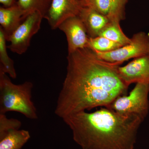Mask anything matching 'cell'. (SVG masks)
Instances as JSON below:
<instances>
[{
    "mask_svg": "<svg viewBox=\"0 0 149 149\" xmlns=\"http://www.w3.org/2000/svg\"><path fill=\"white\" fill-rule=\"evenodd\" d=\"M85 2H86V3H87V5L89 6V4H90V2H91V0H85Z\"/></svg>",
    "mask_w": 149,
    "mask_h": 149,
    "instance_id": "obj_21",
    "label": "cell"
},
{
    "mask_svg": "<svg viewBox=\"0 0 149 149\" xmlns=\"http://www.w3.org/2000/svg\"><path fill=\"white\" fill-rule=\"evenodd\" d=\"M128 0H110L111 9L107 16L110 22H119L125 18V7Z\"/></svg>",
    "mask_w": 149,
    "mask_h": 149,
    "instance_id": "obj_17",
    "label": "cell"
},
{
    "mask_svg": "<svg viewBox=\"0 0 149 149\" xmlns=\"http://www.w3.org/2000/svg\"><path fill=\"white\" fill-rule=\"evenodd\" d=\"M88 6L107 17L111 9L110 1V0H91Z\"/></svg>",
    "mask_w": 149,
    "mask_h": 149,
    "instance_id": "obj_19",
    "label": "cell"
},
{
    "mask_svg": "<svg viewBox=\"0 0 149 149\" xmlns=\"http://www.w3.org/2000/svg\"><path fill=\"white\" fill-rule=\"evenodd\" d=\"M21 125L20 120L15 118H8L6 114L0 113V136L10 129H19Z\"/></svg>",
    "mask_w": 149,
    "mask_h": 149,
    "instance_id": "obj_18",
    "label": "cell"
},
{
    "mask_svg": "<svg viewBox=\"0 0 149 149\" xmlns=\"http://www.w3.org/2000/svg\"><path fill=\"white\" fill-rule=\"evenodd\" d=\"M18 0H0V3L1 6L8 8L17 4Z\"/></svg>",
    "mask_w": 149,
    "mask_h": 149,
    "instance_id": "obj_20",
    "label": "cell"
},
{
    "mask_svg": "<svg viewBox=\"0 0 149 149\" xmlns=\"http://www.w3.org/2000/svg\"><path fill=\"white\" fill-rule=\"evenodd\" d=\"M99 36L105 37L123 46L130 44L131 42V39L127 37L123 32L120 23L116 22L109 21L100 32Z\"/></svg>",
    "mask_w": 149,
    "mask_h": 149,
    "instance_id": "obj_14",
    "label": "cell"
},
{
    "mask_svg": "<svg viewBox=\"0 0 149 149\" xmlns=\"http://www.w3.org/2000/svg\"><path fill=\"white\" fill-rule=\"evenodd\" d=\"M33 88V83L29 81L14 84L7 74L0 71V113L16 111L29 119L37 120V108L32 100Z\"/></svg>",
    "mask_w": 149,
    "mask_h": 149,
    "instance_id": "obj_3",
    "label": "cell"
},
{
    "mask_svg": "<svg viewBox=\"0 0 149 149\" xmlns=\"http://www.w3.org/2000/svg\"><path fill=\"white\" fill-rule=\"evenodd\" d=\"M121 80L129 87L133 83H149V55L135 58L125 66H119Z\"/></svg>",
    "mask_w": 149,
    "mask_h": 149,
    "instance_id": "obj_9",
    "label": "cell"
},
{
    "mask_svg": "<svg viewBox=\"0 0 149 149\" xmlns=\"http://www.w3.org/2000/svg\"><path fill=\"white\" fill-rule=\"evenodd\" d=\"M67 60L54 112L62 119L97 107H108L127 92L128 87L118 73L120 64L102 59L90 48L68 54Z\"/></svg>",
    "mask_w": 149,
    "mask_h": 149,
    "instance_id": "obj_1",
    "label": "cell"
},
{
    "mask_svg": "<svg viewBox=\"0 0 149 149\" xmlns=\"http://www.w3.org/2000/svg\"><path fill=\"white\" fill-rule=\"evenodd\" d=\"M149 83H137L128 96L118 97L107 108L118 113L135 114L145 119L148 113Z\"/></svg>",
    "mask_w": 149,
    "mask_h": 149,
    "instance_id": "obj_4",
    "label": "cell"
},
{
    "mask_svg": "<svg viewBox=\"0 0 149 149\" xmlns=\"http://www.w3.org/2000/svg\"><path fill=\"white\" fill-rule=\"evenodd\" d=\"M122 45L103 37L98 36L92 38L89 37L88 47L93 51L100 52H107L115 50L121 47Z\"/></svg>",
    "mask_w": 149,
    "mask_h": 149,
    "instance_id": "obj_16",
    "label": "cell"
},
{
    "mask_svg": "<svg viewBox=\"0 0 149 149\" xmlns=\"http://www.w3.org/2000/svg\"><path fill=\"white\" fill-rule=\"evenodd\" d=\"M62 119L82 149H134L144 120L137 115L121 114L107 107L80 112Z\"/></svg>",
    "mask_w": 149,
    "mask_h": 149,
    "instance_id": "obj_2",
    "label": "cell"
},
{
    "mask_svg": "<svg viewBox=\"0 0 149 149\" xmlns=\"http://www.w3.org/2000/svg\"><path fill=\"white\" fill-rule=\"evenodd\" d=\"M78 16L82 19L88 36L92 38L98 37L100 32L109 22L107 17L88 6L83 10Z\"/></svg>",
    "mask_w": 149,
    "mask_h": 149,
    "instance_id": "obj_11",
    "label": "cell"
},
{
    "mask_svg": "<svg viewBox=\"0 0 149 149\" xmlns=\"http://www.w3.org/2000/svg\"><path fill=\"white\" fill-rule=\"evenodd\" d=\"M26 17L17 3L10 7H0V28L2 29L7 42Z\"/></svg>",
    "mask_w": 149,
    "mask_h": 149,
    "instance_id": "obj_10",
    "label": "cell"
},
{
    "mask_svg": "<svg viewBox=\"0 0 149 149\" xmlns=\"http://www.w3.org/2000/svg\"><path fill=\"white\" fill-rule=\"evenodd\" d=\"M30 138L28 130L10 129L0 136V149H21Z\"/></svg>",
    "mask_w": 149,
    "mask_h": 149,
    "instance_id": "obj_12",
    "label": "cell"
},
{
    "mask_svg": "<svg viewBox=\"0 0 149 149\" xmlns=\"http://www.w3.org/2000/svg\"><path fill=\"white\" fill-rule=\"evenodd\" d=\"M130 44L107 52H95L99 58L105 61L120 65L132 58L149 55V36L145 32L136 33Z\"/></svg>",
    "mask_w": 149,
    "mask_h": 149,
    "instance_id": "obj_5",
    "label": "cell"
},
{
    "mask_svg": "<svg viewBox=\"0 0 149 149\" xmlns=\"http://www.w3.org/2000/svg\"><path fill=\"white\" fill-rule=\"evenodd\" d=\"M6 40L4 32L0 28V71L8 74L13 79L17 77V73L13 60L8 54Z\"/></svg>",
    "mask_w": 149,
    "mask_h": 149,
    "instance_id": "obj_13",
    "label": "cell"
},
{
    "mask_svg": "<svg viewBox=\"0 0 149 149\" xmlns=\"http://www.w3.org/2000/svg\"><path fill=\"white\" fill-rule=\"evenodd\" d=\"M58 28L66 36L68 54L88 47L89 37L80 17L68 19L60 24Z\"/></svg>",
    "mask_w": 149,
    "mask_h": 149,
    "instance_id": "obj_8",
    "label": "cell"
},
{
    "mask_svg": "<svg viewBox=\"0 0 149 149\" xmlns=\"http://www.w3.org/2000/svg\"><path fill=\"white\" fill-rule=\"evenodd\" d=\"M52 0H18L17 4L27 17L34 12L40 13L45 18Z\"/></svg>",
    "mask_w": 149,
    "mask_h": 149,
    "instance_id": "obj_15",
    "label": "cell"
},
{
    "mask_svg": "<svg viewBox=\"0 0 149 149\" xmlns=\"http://www.w3.org/2000/svg\"><path fill=\"white\" fill-rule=\"evenodd\" d=\"M43 18L38 12L29 14L8 39L10 51L19 55L26 52L32 37L40 30Z\"/></svg>",
    "mask_w": 149,
    "mask_h": 149,
    "instance_id": "obj_6",
    "label": "cell"
},
{
    "mask_svg": "<svg viewBox=\"0 0 149 149\" xmlns=\"http://www.w3.org/2000/svg\"><path fill=\"white\" fill-rule=\"evenodd\" d=\"M87 6L85 0H52L45 19L56 29L68 19L79 16Z\"/></svg>",
    "mask_w": 149,
    "mask_h": 149,
    "instance_id": "obj_7",
    "label": "cell"
}]
</instances>
